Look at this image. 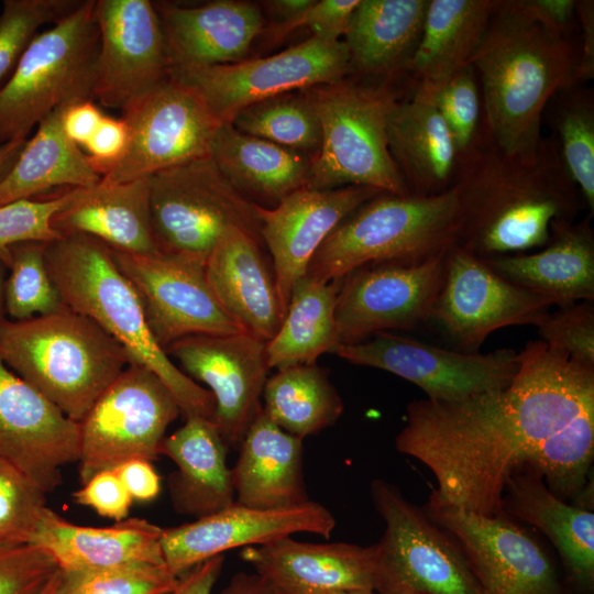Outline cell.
I'll list each match as a JSON object with an SVG mask.
<instances>
[{
	"label": "cell",
	"instance_id": "1",
	"mask_svg": "<svg viewBox=\"0 0 594 594\" xmlns=\"http://www.w3.org/2000/svg\"><path fill=\"white\" fill-rule=\"evenodd\" d=\"M504 388L460 400H413L395 449L433 474L442 503L504 515L510 475L538 471L561 499L591 506L594 457V367L529 341Z\"/></svg>",
	"mask_w": 594,
	"mask_h": 594
},
{
	"label": "cell",
	"instance_id": "2",
	"mask_svg": "<svg viewBox=\"0 0 594 594\" xmlns=\"http://www.w3.org/2000/svg\"><path fill=\"white\" fill-rule=\"evenodd\" d=\"M452 188L460 212L455 246L482 260L544 246L551 224L574 221L585 206L553 135L525 158L496 146L482 122L458 157Z\"/></svg>",
	"mask_w": 594,
	"mask_h": 594
},
{
	"label": "cell",
	"instance_id": "3",
	"mask_svg": "<svg viewBox=\"0 0 594 594\" xmlns=\"http://www.w3.org/2000/svg\"><path fill=\"white\" fill-rule=\"evenodd\" d=\"M579 46L540 22L524 0H501L470 65L479 81L482 127L503 152L530 158L551 98L575 85Z\"/></svg>",
	"mask_w": 594,
	"mask_h": 594
},
{
	"label": "cell",
	"instance_id": "4",
	"mask_svg": "<svg viewBox=\"0 0 594 594\" xmlns=\"http://www.w3.org/2000/svg\"><path fill=\"white\" fill-rule=\"evenodd\" d=\"M45 257L63 302L118 341L131 363L154 372L176 398L184 419L212 418V394L177 367L157 343L109 246L85 234H67L46 243Z\"/></svg>",
	"mask_w": 594,
	"mask_h": 594
},
{
	"label": "cell",
	"instance_id": "5",
	"mask_svg": "<svg viewBox=\"0 0 594 594\" xmlns=\"http://www.w3.org/2000/svg\"><path fill=\"white\" fill-rule=\"evenodd\" d=\"M0 355L76 422L131 363L118 341L66 305L45 316L2 320Z\"/></svg>",
	"mask_w": 594,
	"mask_h": 594
},
{
	"label": "cell",
	"instance_id": "6",
	"mask_svg": "<svg viewBox=\"0 0 594 594\" xmlns=\"http://www.w3.org/2000/svg\"><path fill=\"white\" fill-rule=\"evenodd\" d=\"M460 212L453 188L432 195L380 193L322 242L306 276L341 280L381 263H421L455 246Z\"/></svg>",
	"mask_w": 594,
	"mask_h": 594
},
{
	"label": "cell",
	"instance_id": "7",
	"mask_svg": "<svg viewBox=\"0 0 594 594\" xmlns=\"http://www.w3.org/2000/svg\"><path fill=\"white\" fill-rule=\"evenodd\" d=\"M321 128V145L311 157L306 188L370 187L410 194L387 142L392 108L399 90L387 82L340 79L302 89Z\"/></svg>",
	"mask_w": 594,
	"mask_h": 594
},
{
	"label": "cell",
	"instance_id": "8",
	"mask_svg": "<svg viewBox=\"0 0 594 594\" xmlns=\"http://www.w3.org/2000/svg\"><path fill=\"white\" fill-rule=\"evenodd\" d=\"M96 0L40 32L0 88V144L28 139L63 105L92 99L99 32Z\"/></svg>",
	"mask_w": 594,
	"mask_h": 594
},
{
	"label": "cell",
	"instance_id": "9",
	"mask_svg": "<svg viewBox=\"0 0 594 594\" xmlns=\"http://www.w3.org/2000/svg\"><path fill=\"white\" fill-rule=\"evenodd\" d=\"M370 495L385 525L375 543L377 594H482L458 542L422 507L382 479Z\"/></svg>",
	"mask_w": 594,
	"mask_h": 594
},
{
	"label": "cell",
	"instance_id": "10",
	"mask_svg": "<svg viewBox=\"0 0 594 594\" xmlns=\"http://www.w3.org/2000/svg\"><path fill=\"white\" fill-rule=\"evenodd\" d=\"M148 180L160 254L206 264L218 240L232 227L261 240L255 202L224 177L210 155L155 173Z\"/></svg>",
	"mask_w": 594,
	"mask_h": 594
},
{
	"label": "cell",
	"instance_id": "11",
	"mask_svg": "<svg viewBox=\"0 0 594 594\" xmlns=\"http://www.w3.org/2000/svg\"><path fill=\"white\" fill-rule=\"evenodd\" d=\"M179 415L165 383L150 369L130 363L78 422L80 482L129 460L155 461Z\"/></svg>",
	"mask_w": 594,
	"mask_h": 594
},
{
	"label": "cell",
	"instance_id": "12",
	"mask_svg": "<svg viewBox=\"0 0 594 594\" xmlns=\"http://www.w3.org/2000/svg\"><path fill=\"white\" fill-rule=\"evenodd\" d=\"M350 72V56L342 40L312 35L267 57L176 68L169 75L194 89L223 123L253 103L334 82Z\"/></svg>",
	"mask_w": 594,
	"mask_h": 594
},
{
	"label": "cell",
	"instance_id": "13",
	"mask_svg": "<svg viewBox=\"0 0 594 594\" xmlns=\"http://www.w3.org/2000/svg\"><path fill=\"white\" fill-rule=\"evenodd\" d=\"M121 112L130 142L123 158L101 177L106 184L146 178L209 156L222 124L194 89L170 75Z\"/></svg>",
	"mask_w": 594,
	"mask_h": 594
},
{
	"label": "cell",
	"instance_id": "14",
	"mask_svg": "<svg viewBox=\"0 0 594 594\" xmlns=\"http://www.w3.org/2000/svg\"><path fill=\"white\" fill-rule=\"evenodd\" d=\"M333 354L349 363L399 376L432 400H460L506 387L520 367L513 349L479 353L446 350L389 331L355 343H340Z\"/></svg>",
	"mask_w": 594,
	"mask_h": 594
},
{
	"label": "cell",
	"instance_id": "15",
	"mask_svg": "<svg viewBox=\"0 0 594 594\" xmlns=\"http://www.w3.org/2000/svg\"><path fill=\"white\" fill-rule=\"evenodd\" d=\"M422 509L458 542L482 594H563L542 548L506 515L464 510L432 493Z\"/></svg>",
	"mask_w": 594,
	"mask_h": 594
},
{
	"label": "cell",
	"instance_id": "16",
	"mask_svg": "<svg viewBox=\"0 0 594 594\" xmlns=\"http://www.w3.org/2000/svg\"><path fill=\"white\" fill-rule=\"evenodd\" d=\"M111 252L141 301L153 337L164 350L189 336L244 332L212 292L205 263L160 253Z\"/></svg>",
	"mask_w": 594,
	"mask_h": 594
},
{
	"label": "cell",
	"instance_id": "17",
	"mask_svg": "<svg viewBox=\"0 0 594 594\" xmlns=\"http://www.w3.org/2000/svg\"><path fill=\"white\" fill-rule=\"evenodd\" d=\"M552 302L494 272L482 258L457 246L444 258V275L430 318L462 351L477 349L494 331L538 326Z\"/></svg>",
	"mask_w": 594,
	"mask_h": 594
},
{
	"label": "cell",
	"instance_id": "18",
	"mask_svg": "<svg viewBox=\"0 0 594 594\" xmlns=\"http://www.w3.org/2000/svg\"><path fill=\"white\" fill-rule=\"evenodd\" d=\"M95 11L92 100L122 111L169 76L161 21L148 0H96Z\"/></svg>",
	"mask_w": 594,
	"mask_h": 594
},
{
	"label": "cell",
	"instance_id": "19",
	"mask_svg": "<svg viewBox=\"0 0 594 594\" xmlns=\"http://www.w3.org/2000/svg\"><path fill=\"white\" fill-rule=\"evenodd\" d=\"M446 254L421 263L369 265L344 277L336 305L340 343L411 330L429 320L442 286Z\"/></svg>",
	"mask_w": 594,
	"mask_h": 594
},
{
	"label": "cell",
	"instance_id": "20",
	"mask_svg": "<svg viewBox=\"0 0 594 594\" xmlns=\"http://www.w3.org/2000/svg\"><path fill=\"white\" fill-rule=\"evenodd\" d=\"M195 382L209 387L215 398L211 418L228 448L239 449L262 411L267 372L266 341L250 333L197 334L165 349Z\"/></svg>",
	"mask_w": 594,
	"mask_h": 594
},
{
	"label": "cell",
	"instance_id": "21",
	"mask_svg": "<svg viewBox=\"0 0 594 594\" xmlns=\"http://www.w3.org/2000/svg\"><path fill=\"white\" fill-rule=\"evenodd\" d=\"M0 459L45 494L79 460V424L10 370L0 355Z\"/></svg>",
	"mask_w": 594,
	"mask_h": 594
},
{
	"label": "cell",
	"instance_id": "22",
	"mask_svg": "<svg viewBox=\"0 0 594 594\" xmlns=\"http://www.w3.org/2000/svg\"><path fill=\"white\" fill-rule=\"evenodd\" d=\"M334 528L332 513L311 499L274 509L234 502L191 522L163 528L162 549L167 569L179 576L194 565L234 548L262 546L298 532L328 539Z\"/></svg>",
	"mask_w": 594,
	"mask_h": 594
},
{
	"label": "cell",
	"instance_id": "23",
	"mask_svg": "<svg viewBox=\"0 0 594 594\" xmlns=\"http://www.w3.org/2000/svg\"><path fill=\"white\" fill-rule=\"evenodd\" d=\"M383 191L362 186L304 187L271 209L255 202L261 240L273 260L276 288L285 314L294 285L305 276L322 242L353 211Z\"/></svg>",
	"mask_w": 594,
	"mask_h": 594
},
{
	"label": "cell",
	"instance_id": "24",
	"mask_svg": "<svg viewBox=\"0 0 594 594\" xmlns=\"http://www.w3.org/2000/svg\"><path fill=\"white\" fill-rule=\"evenodd\" d=\"M240 556L275 594L374 590L375 543H316L289 536L245 547Z\"/></svg>",
	"mask_w": 594,
	"mask_h": 594
},
{
	"label": "cell",
	"instance_id": "25",
	"mask_svg": "<svg viewBox=\"0 0 594 594\" xmlns=\"http://www.w3.org/2000/svg\"><path fill=\"white\" fill-rule=\"evenodd\" d=\"M154 4L169 70L243 61L263 30L260 8L248 1L216 0L197 7Z\"/></svg>",
	"mask_w": 594,
	"mask_h": 594
},
{
	"label": "cell",
	"instance_id": "26",
	"mask_svg": "<svg viewBox=\"0 0 594 594\" xmlns=\"http://www.w3.org/2000/svg\"><path fill=\"white\" fill-rule=\"evenodd\" d=\"M261 242L251 233L232 227L216 243L205 270L226 312L244 332L267 342L277 332L285 311L274 272L261 252Z\"/></svg>",
	"mask_w": 594,
	"mask_h": 594
},
{
	"label": "cell",
	"instance_id": "27",
	"mask_svg": "<svg viewBox=\"0 0 594 594\" xmlns=\"http://www.w3.org/2000/svg\"><path fill=\"white\" fill-rule=\"evenodd\" d=\"M505 279L565 307L594 299V233L591 217L557 220L550 239L535 253L483 260Z\"/></svg>",
	"mask_w": 594,
	"mask_h": 594
},
{
	"label": "cell",
	"instance_id": "28",
	"mask_svg": "<svg viewBox=\"0 0 594 594\" xmlns=\"http://www.w3.org/2000/svg\"><path fill=\"white\" fill-rule=\"evenodd\" d=\"M163 528L143 518H125L109 527L69 522L46 507L29 541L48 552L62 571H85L127 564H165Z\"/></svg>",
	"mask_w": 594,
	"mask_h": 594
},
{
	"label": "cell",
	"instance_id": "29",
	"mask_svg": "<svg viewBox=\"0 0 594 594\" xmlns=\"http://www.w3.org/2000/svg\"><path fill=\"white\" fill-rule=\"evenodd\" d=\"M503 514L543 532L556 547L569 581L580 591L594 586V513L553 494L532 468L515 471L506 482Z\"/></svg>",
	"mask_w": 594,
	"mask_h": 594
},
{
	"label": "cell",
	"instance_id": "30",
	"mask_svg": "<svg viewBox=\"0 0 594 594\" xmlns=\"http://www.w3.org/2000/svg\"><path fill=\"white\" fill-rule=\"evenodd\" d=\"M387 142L410 194L432 196L452 188L458 152L436 96L410 91L391 110Z\"/></svg>",
	"mask_w": 594,
	"mask_h": 594
},
{
	"label": "cell",
	"instance_id": "31",
	"mask_svg": "<svg viewBox=\"0 0 594 594\" xmlns=\"http://www.w3.org/2000/svg\"><path fill=\"white\" fill-rule=\"evenodd\" d=\"M51 224L61 237L85 234L111 250L158 253L152 230L148 177L118 184L100 180L92 187L78 188Z\"/></svg>",
	"mask_w": 594,
	"mask_h": 594
},
{
	"label": "cell",
	"instance_id": "32",
	"mask_svg": "<svg viewBox=\"0 0 594 594\" xmlns=\"http://www.w3.org/2000/svg\"><path fill=\"white\" fill-rule=\"evenodd\" d=\"M228 449L212 420L200 416L186 418L164 438L160 455L177 465L167 481L175 512L198 519L235 502Z\"/></svg>",
	"mask_w": 594,
	"mask_h": 594
},
{
	"label": "cell",
	"instance_id": "33",
	"mask_svg": "<svg viewBox=\"0 0 594 594\" xmlns=\"http://www.w3.org/2000/svg\"><path fill=\"white\" fill-rule=\"evenodd\" d=\"M231 469L235 502L254 508H286L310 501L302 471V439L277 426L262 409Z\"/></svg>",
	"mask_w": 594,
	"mask_h": 594
},
{
	"label": "cell",
	"instance_id": "34",
	"mask_svg": "<svg viewBox=\"0 0 594 594\" xmlns=\"http://www.w3.org/2000/svg\"><path fill=\"white\" fill-rule=\"evenodd\" d=\"M501 0H429L422 34L405 76L410 91L436 96L470 65Z\"/></svg>",
	"mask_w": 594,
	"mask_h": 594
},
{
	"label": "cell",
	"instance_id": "35",
	"mask_svg": "<svg viewBox=\"0 0 594 594\" xmlns=\"http://www.w3.org/2000/svg\"><path fill=\"white\" fill-rule=\"evenodd\" d=\"M429 0H360L343 35L352 70L405 75L420 41Z\"/></svg>",
	"mask_w": 594,
	"mask_h": 594
},
{
	"label": "cell",
	"instance_id": "36",
	"mask_svg": "<svg viewBox=\"0 0 594 594\" xmlns=\"http://www.w3.org/2000/svg\"><path fill=\"white\" fill-rule=\"evenodd\" d=\"M210 156L224 177L243 195L278 204L306 186L311 156L245 134L223 122Z\"/></svg>",
	"mask_w": 594,
	"mask_h": 594
},
{
	"label": "cell",
	"instance_id": "37",
	"mask_svg": "<svg viewBox=\"0 0 594 594\" xmlns=\"http://www.w3.org/2000/svg\"><path fill=\"white\" fill-rule=\"evenodd\" d=\"M66 105L43 119L34 135L25 141L12 168L0 182V206L35 198L54 187L88 188L100 182L101 176L86 153L63 131L62 113Z\"/></svg>",
	"mask_w": 594,
	"mask_h": 594
},
{
	"label": "cell",
	"instance_id": "38",
	"mask_svg": "<svg viewBox=\"0 0 594 594\" xmlns=\"http://www.w3.org/2000/svg\"><path fill=\"white\" fill-rule=\"evenodd\" d=\"M341 280L322 282L302 276L294 285L285 317L266 342L270 369L312 364L340 344L336 305Z\"/></svg>",
	"mask_w": 594,
	"mask_h": 594
},
{
	"label": "cell",
	"instance_id": "39",
	"mask_svg": "<svg viewBox=\"0 0 594 594\" xmlns=\"http://www.w3.org/2000/svg\"><path fill=\"white\" fill-rule=\"evenodd\" d=\"M263 398L264 413L301 439L334 425L344 408L328 372L316 363L277 370L267 378Z\"/></svg>",
	"mask_w": 594,
	"mask_h": 594
},
{
	"label": "cell",
	"instance_id": "40",
	"mask_svg": "<svg viewBox=\"0 0 594 594\" xmlns=\"http://www.w3.org/2000/svg\"><path fill=\"white\" fill-rule=\"evenodd\" d=\"M561 160L591 218L594 212V99L592 89L574 85L549 101Z\"/></svg>",
	"mask_w": 594,
	"mask_h": 594
},
{
	"label": "cell",
	"instance_id": "41",
	"mask_svg": "<svg viewBox=\"0 0 594 594\" xmlns=\"http://www.w3.org/2000/svg\"><path fill=\"white\" fill-rule=\"evenodd\" d=\"M230 123L245 134L304 154H316L321 145L320 123L304 90L253 103Z\"/></svg>",
	"mask_w": 594,
	"mask_h": 594
},
{
	"label": "cell",
	"instance_id": "42",
	"mask_svg": "<svg viewBox=\"0 0 594 594\" xmlns=\"http://www.w3.org/2000/svg\"><path fill=\"white\" fill-rule=\"evenodd\" d=\"M46 243L25 241L10 246L4 308L12 320L45 316L65 307L47 270Z\"/></svg>",
	"mask_w": 594,
	"mask_h": 594
},
{
	"label": "cell",
	"instance_id": "43",
	"mask_svg": "<svg viewBox=\"0 0 594 594\" xmlns=\"http://www.w3.org/2000/svg\"><path fill=\"white\" fill-rule=\"evenodd\" d=\"M178 582L166 564H127L85 571L59 570L55 594H168Z\"/></svg>",
	"mask_w": 594,
	"mask_h": 594
},
{
	"label": "cell",
	"instance_id": "44",
	"mask_svg": "<svg viewBox=\"0 0 594 594\" xmlns=\"http://www.w3.org/2000/svg\"><path fill=\"white\" fill-rule=\"evenodd\" d=\"M81 0H4L0 13V88L47 23L55 24Z\"/></svg>",
	"mask_w": 594,
	"mask_h": 594
},
{
	"label": "cell",
	"instance_id": "45",
	"mask_svg": "<svg viewBox=\"0 0 594 594\" xmlns=\"http://www.w3.org/2000/svg\"><path fill=\"white\" fill-rule=\"evenodd\" d=\"M78 188L45 199H21L0 206V262L10 265V246L25 241L51 242L61 235L52 228L56 212L76 196Z\"/></svg>",
	"mask_w": 594,
	"mask_h": 594
},
{
	"label": "cell",
	"instance_id": "46",
	"mask_svg": "<svg viewBox=\"0 0 594 594\" xmlns=\"http://www.w3.org/2000/svg\"><path fill=\"white\" fill-rule=\"evenodd\" d=\"M46 507V494L0 459V544L29 543Z\"/></svg>",
	"mask_w": 594,
	"mask_h": 594
},
{
	"label": "cell",
	"instance_id": "47",
	"mask_svg": "<svg viewBox=\"0 0 594 594\" xmlns=\"http://www.w3.org/2000/svg\"><path fill=\"white\" fill-rule=\"evenodd\" d=\"M436 105L452 135L459 157L474 143L482 122L480 87L471 65L441 86L436 95Z\"/></svg>",
	"mask_w": 594,
	"mask_h": 594
},
{
	"label": "cell",
	"instance_id": "48",
	"mask_svg": "<svg viewBox=\"0 0 594 594\" xmlns=\"http://www.w3.org/2000/svg\"><path fill=\"white\" fill-rule=\"evenodd\" d=\"M540 340L570 359L594 367V306L580 301L558 307L537 326Z\"/></svg>",
	"mask_w": 594,
	"mask_h": 594
},
{
	"label": "cell",
	"instance_id": "49",
	"mask_svg": "<svg viewBox=\"0 0 594 594\" xmlns=\"http://www.w3.org/2000/svg\"><path fill=\"white\" fill-rule=\"evenodd\" d=\"M58 570L55 559L37 546L0 544V594H41Z\"/></svg>",
	"mask_w": 594,
	"mask_h": 594
},
{
	"label": "cell",
	"instance_id": "50",
	"mask_svg": "<svg viewBox=\"0 0 594 594\" xmlns=\"http://www.w3.org/2000/svg\"><path fill=\"white\" fill-rule=\"evenodd\" d=\"M359 3L360 0H316L294 21L276 24L273 29L274 38L279 40L297 28L307 26L314 31V35L341 40Z\"/></svg>",
	"mask_w": 594,
	"mask_h": 594
},
{
	"label": "cell",
	"instance_id": "51",
	"mask_svg": "<svg viewBox=\"0 0 594 594\" xmlns=\"http://www.w3.org/2000/svg\"><path fill=\"white\" fill-rule=\"evenodd\" d=\"M76 504L92 508L98 515L121 521L128 518L133 499L114 470L96 474L73 494Z\"/></svg>",
	"mask_w": 594,
	"mask_h": 594
},
{
	"label": "cell",
	"instance_id": "52",
	"mask_svg": "<svg viewBox=\"0 0 594 594\" xmlns=\"http://www.w3.org/2000/svg\"><path fill=\"white\" fill-rule=\"evenodd\" d=\"M130 142V128L122 118L103 116L97 131L86 144V155L92 168L103 177L125 155Z\"/></svg>",
	"mask_w": 594,
	"mask_h": 594
},
{
	"label": "cell",
	"instance_id": "53",
	"mask_svg": "<svg viewBox=\"0 0 594 594\" xmlns=\"http://www.w3.org/2000/svg\"><path fill=\"white\" fill-rule=\"evenodd\" d=\"M105 113L92 99L68 103L62 113L65 135L77 146L85 147L94 136Z\"/></svg>",
	"mask_w": 594,
	"mask_h": 594
},
{
	"label": "cell",
	"instance_id": "54",
	"mask_svg": "<svg viewBox=\"0 0 594 594\" xmlns=\"http://www.w3.org/2000/svg\"><path fill=\"white\" fill-rule=\"evenodd\" d=\"M133 502L154 501L161 492V477L152 462L143 459L129 460L114 469Z\"/></svg>",
	"mask_w": 594,
	"mask_h": 594
},
{
	"label": "cell",
	"instance_id": "55",
	"mask_svg": "<svg viewBox=\"0 0 594 594\" xmlns=\"http://www.w3.org/2000/svg\"><path fill=\"white\" fill-rule=\"evenodd\" d=\"M575 16L581 26L575 85H583L594 77V1H576Z\"/></svg>",
	"mask_w": 594,
	"mask_h": 594
},
{
	"label": "cell",
	"instance_id": "56",
	"mask_svg": "<svg viewBox=\"0 0 594 594\" xmlns=\"http://www.w3.org/2000/svg\"><path fill=\"white\" fill-rule=\"evenodd\" d=\"M224 554L209 558L178 576L175 588L168 594H211L219 579Z\"/></svg>",
	"mask_w": 594,
	"mask_h": 594
},
{
	"label": "cell",
	"instance_id": "57",
	"mask_svg": "<svg viewBox=\"0 0 594 594\" xmlns=\"http://www.w3.org/2000/svg\"><path fill=\"white\" fill-rule=\"evenodd\" d=\"M524 3L543 24L562 33H571L576 0H524Z\"/></svg>",
	"mask_w": 594,
	"mask_h": 594
},
{
	"label": "cell",
	"instance_id": "58",
	"mask_svg": "<svg viewBox=\"0 0 594 594\" xmlns=\"http://www.w3.org/2000/svg\"><path fill=\"white\" fill-rule=\"evenodd\" d=\"M218 594H275L272 587L260 575L239 572Z\"/></svg>",
	"mask_w": 594,
	"mask_h": 594
},
{
	"label": "cell",
	"instance_id": "59",
	"mask_svg": "<svg viewBox=\"0 0 594 594\" xmlns=\"http://www.w3.org/2000/svg\"><path fill=\"white\" fill-rule=\"evenodd\" d=\"M316 0H272L265 1L270 12L276 18L277 24L294 21L300 16Z\"/></svg>",
	"mask_w": 594,
	"mask_h": 594
},
{
	"label": "cell",
	"instance_id": "60",
	"mask_svg": "<svg viewBox=\"0 0 594 594\" xmlns=\"http://www.w3.org/2000/svg\"><path fill=\"white\" fill-rule=\"evenodd\" d=\"M28 139L0 144V182L10 172Z\"/></svg>",
	"mask_w": 594,
	"mask_h": 594
},
{
	"label": "cell",
	"instance_id": "61",
	"mask_svg": "<svg viewBox=\"0 0 594 594\" xmlns=\"http://www.w3.org/2000/svg\"><path fill=\"white\" fill-rule=\"evenodd\" d=\"M6 265L0 262V322L6 319V308H4V285H6Z\"/></svg>",
	"mask_w": 594,
	"mask_h": 594
},
{
	"label": "cell",
	"instance_id": "62",
	"mask_svg": "<svg viewBox=\"0 0 594 594\" xmlns=\"http://www.w3.org/2000/svg\"><path fill=\"white\" fill-rule=\"evenodd\" d=\"M58 578H59V570L51 579V581L47 583V585L44 587V590L41 592V594H55L56 586H57V583H58Z\"/></svg>",
	"mask_w": 594,
	"mask_h": 594
},
{
	"label": "cell",
	"instance_id": "63",
	"mask_svg": "<svg viewBox=\"0 0 594 594\" xmlns=\"http://www.w3.org/2000/svg\"><path fill=\"white\" fill-rule=\"evenodd\" d=\"M330 594H377L374 590H351V591H340Z\"/></svg>",
	"mask_w": 594,
	"mask_h": 594
}]
</instances>
